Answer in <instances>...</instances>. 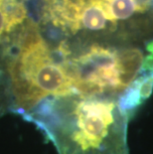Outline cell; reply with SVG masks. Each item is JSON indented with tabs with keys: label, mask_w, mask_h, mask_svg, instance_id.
Listing matches in <instances>:
<instances>
[{
	"label": "cell",
	"mask_w": 153,
	"mask_h": 154,
	"mask_svg": "<svg viewBox=\"0 0 153 154\" xmlns=\"http://www.w3.org/2000/svg\"><path fill=\"white\" fill-rule=\"evenodd\" d=\"M26 116L59 154H128L129 119L118 99L73 94L45 100Z\"/></svg>",
	"instance_id": "1"
},
{
	"label": "cell",
	"mask_w": 153,
	"mask_h": 154,
	"mask_svg": "<svg viewBox=\"0 0 153 154\" xmlns=\"http://www.w3.org/2000/svg\"><path fill=\"white\" fill-rule=\"evenodd\" d=\"M23 26L9 47L7 71L14 103L26 114L49 99L75 93L63 65L40 34L38 25L27 19Z\"/></svg>",
	"instance_id": "2"
},
{
	"label": "cell",
	"mask_w": 153,
	"mask_h": 154,
	"mask_svg": "<svg viewBox=\"0 0 153 154\" xmlns=\"http://www.w3.org/2000/svg\"><path fill=\"white\" fill-rule=\"evenodd\" d=\"M143 62L144 53L139 48L93 42L77 51L70 46L63 67L75 94L118 99L139 76Z\"/></svg>",
	"instance_id": "3"
},
{
	"label": "cell",
	"mask_w": 153,
	"mask_h": 154,
	"mask_svg": "<svg viewBox=\"0 0 153 154\" xmlns=\"http://www.w3.org/2000/svg\"><path fill=\"white\" fill-rule=\"evenodd\" d=\"M82 31L94 34H109L116 31L103 11L102 0H87L80 20L79 32Z\"/></svg>",
	"instance_id": "4"
},
{
	"label": "cell",
	"mask_w": 153,
	"mask_h": 154,
	"mask_svg": "<svg viewBox=\"0 0 153 154\" xmlns=\"http://www.w3.org/2000/svg\"><path fill=\"white\" fill-rule=\"evenodd\" d=\"M27 0H0V11L6 22V33L22 25L28 17Z\"/></svg>",
	"instance_id": "5"
},
{
	"label": "cell",
	"mask_w": 153,
	"mask_h": 154,
	"mask_svg": "<svg viewBox=\"0 0 153 154\" xmlns=\"http://www.w3.org/2000/svg\"><path fill=\"white\" fill-rule=\"evenodd\" d=\"M102 5L109 21L118 29V21H125L136 13L132 0H102Z\"/></svg>",
	"instance_id": "6"
},
{
	"label": "cell",
	"mask_w": 153,
	"mask_h": 154,
	"mask_svg": "<svg viewBox=\"0 0 153 154\" xmlns=\"http://www.w3.org/2000/svg\"><path fill=\"white\" fill-rule=\"evenodd\" d=\"M147 51L148 55L147 57L144 58L140 74L146 75V76L153 79V41L147 45Z\"/></svg>",
	"instance_id": "7"
},
{
	"label": "cell",
	"mask_w": 153,
	"mask_h": 154,
	"mask_svg": "<svg viewBox=\"0 0 153 154\" xmlns=\"http://www.w3.org/2000/svg\"><path fill=\"white\" fill-rule=\"evenodd\" d=\"M132 2L134 3L136 13L139 14L147 12L152 5V0H132Z\"/></svg>",
	"instance_id": "8"
},
{
	"label": "cell",
	"mask_w": 153,
	"mask_h": 154,
	"mask_svg": "<svg viewBox=\"0 0 153 154\" xmlns=\"http://www.w3.org/2000/svg\"><path fill=\"white\" fill-rule=\"evenodd\" d=\"M4 34H7L6 33V22L4 16H3L1 11H0V40H1V38Z\"/></svg>",
	"instance_id": "9"
},
{
	"label": "cell",
	"mask_w": 153,
	"mask_h": 154,
	"mask_svg": "<svg viewBox=\"0 0 153 154\" xmlns=\"http://www.w3.org/2000/svg\"><path fill=\"white\" fill-rule=\"evenodd\" d=\"M152 2H153V0H152Z\"/></svg>",
	"instance_id": "10"
}]
</instances>
